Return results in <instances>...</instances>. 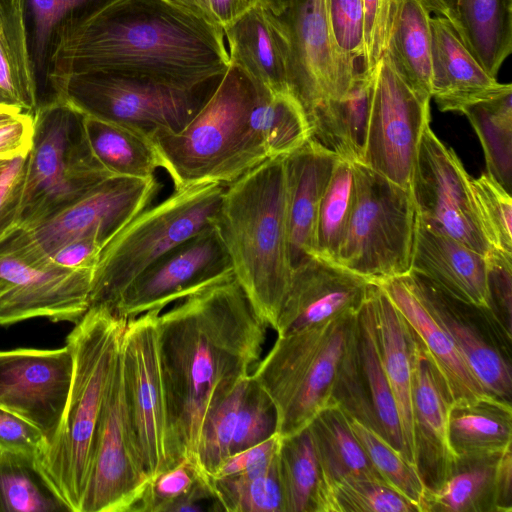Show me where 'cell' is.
<instances>
[{"label":"cell","instance_id":"obj_1","mask_svg":"<svg viewBox=\"0 0 512 512\" xmlns=\"http://www.w3.org/2000/svg\"><path fill=\"white\" fill-rule=\"evenodd\" d=\"M269 325L234 273L160 313L158 348L175 464L196 468L202 424L261 359Z\"/></svg>","mask_w":512,"mask_h":512},{"label":"cell","instance_id":"obj_2","mask_svg":"<svg viewBox=\"0 0 512 512\" xmlns=\"http://www.w3.org/2000/svg\"><path fill=\"white\" fill-rule=\"evenodd\" d=\"M229 66L222 29L169 0H116L59 48L54 90L60 78L89 70L193 88L224 75Z\"/></svg>","mask_w":512,"mask_h":512},{"label":"cell","instance_id":"obj_3","mask_svg":"<svg viewBox=\"0 0 512 512\" xmlns=\"http://www.w3.org/2000/svg\"><path fill=\"white\" fill-rule=\"evenodd\" d=\"M213 225L236 280L275 329L292 275L285 157L267 159L226 186Z\"/></svg>","mask_w":512,"mask_h":512},{"label":"cell","instance_id":"obj_4","mask_svg":"<svg viewBox=\"0 0 512 512\" xmlns=\"http://www.w3.org/2000/svg\"><path fill=\"white\" fill-rule=\"evenodd\" d=\"M126 323L105 307H90L66 339L73 357L68 400L37 465L70 512H80L96 429Z\"/></svg>","mask_w":512,"mask_h":512},{"label":"cell","instance_id":"obj_5","mask_svg":"<svg viewBox=\"0 0 512 512\" xmlns=\"http://www.w3.org/2000/svg\"><path fill=\"white\" fill-rule=\"evenodd\" d=\"M256 97L251 79L230 64L215 91L184 128L151 139L174 190L200 183L226 187L268 159L250 122Z\"/></svg>","mask_w":512,"mask_h":512},{"label":"cell","instance_id":"obj_6","mask_svg":"<svg viewBox=\"0 0 512 512\" xmlns=\"http://www.w3.org/2000/svg\"><path fill=\"white\" fill-rule=\"evenodd\" d=\"M357 314L278 336L255 366L251 376L275 407L276 433L281 438L305 429L333 404L339 367Z\"/></svg>","mask_w":512,"mask_h":512},{"label":"cell","instance_id":"obj_7","mask_svg":"<svg viewBox=\"0 0 512 512\" xmlns=\"http://www.w3.org/2000/svg\"><path fill=\"white\" fill-rule=\"evenodd\" d=\"M225 186L200 183L174 190L149 206L101 249L94 268L89 308L113 310L143 271L171 249L213 224Z\"/></svg>","mask_w":512,"mask_h":512},{"label":"cell","instance_id":"obj_8","mask_svg":"<svg viewBox=\"0 0 512 512\" xmlns=\"http://www.w3.org/2000/svg\"><path fill=\"white\" fill-rule=\"evenodd\" d=\"M83 120L61 100L37 108L16 228L52 217L112 177L91 154Z\"/></svg>","mask_w":512,"mask_h":512},{"label":"cell","instance_id":"obj_9","mask_svg":"<svg viewBox=\"0 0 512 512\" xmlns=\"http://www.w3.org/2000/svg\"><path fill=\"white\" fill-rule=\"evenodd\" d=\"M222 77L181 88L113 71L89 70L60 78L55 92L57 100L84 116L132 128L152 139L184 128Z\"/></svg>","mask_w":512,"mask_h":512},{"label":"cell","instance_id":"obj_10","mask_svg":"<svg viewBox=\"0 0 512 512\" xmlns=\"http://www.w3.org/2000/svg\"><path fill=\"white\" fill-rule=\"evenodd\" d=\"M354 199L336 263L371 281L411 270L416 205L403 188L353 162Z\"/></svg>","mask_w":512,"mask_h":512},{"label":"cell","instance_id":"obj_11","mask_svg":"<svg viewBox=\"0 0 512 512\" xmlns=\"http://www.w3.org/2000/svg\"><path fill=\"white\" fill-rule=\"evenodd\" d=\"M160 187L155 177H109L52 217L14 229L0 241V252L44 265L59 247L82 237L95 236L105 245L151 205Z\"/></svg>","mask_w":512,"mask_h":512},{"label":"cell","instance_id":"obj_12","mask_svg":"<svg viewBox=\"0 0 512 512\" xmlns=\"http://www.w3.org/2000/svg\"><path fill=\"white\" fill-rule=\"evenodd\" d=\"M431 96L397 71L386 51L373 66V89L362 162L411 190L419 144L430 126Z\"/></svg>","mask_w":512,"mask_h":512},{"label":"cell","instance_id":"obj_13","mask_svg":"<svg viewBox=\"0 0 512 512\" xmlns=\"http://www.w3.org/2000/svg\"><path fill=\"white\" fill-rule=\"evenodd\" d=\"M149 481L129 416L119 347L96 429L80 512H134Z\"/></svg>","mask_w":512,"mask_h":512},{"label":"cell","instance_id":"obj_14","mask_svg":"<svg viewBox=\"0 0 512 512\" xmlns=\"http://www.w3.org/2000/svg\"><path fill=\"white\" fill-rule=\"evenodd\" d=\"M160 313L151 310L127 320L120 342L129 416L150 480L176 465L159 360Z\"/></svg>","mask_w":512,"mask_h":512},{"label":"cell","instance_id":"obj_15","mask_svg":"<svg viewBox=\"0 0 512 512\" xmlns=\"http://www.w3.org/2000/svg\"><path fill=\"white\" fill-rule=\"evenodd\" d=\"M277 16L289 44L291 89L308 118L324 101L341 97L359 70L336 42L327 0H292Z\"/></svg>","mask_w":512,"mask_h":512},{"label":"cell","instance_id":"obj_16","mask_svg":"<svg viewBox=\"0 0 512 512\" xmlns=\"http://www.w3.org/2000/svg\"><path fill=\"white\" fill-rule=\"evenodd\" d=\"M469 178L457 154L428 126L419 144L411 183L417 215L433 229L487 256L491 248L481 228Z\"/></svg>","mask_w":512,"mask_h":512},{"label":"cell","instance_id":"obj_17","mask_svg":"<svg viewBox=\"0 0 512 512\" xmlns=\"http://www.w3.org/2000/svg\"><path fill=\"white\" fill-rule=\"evenodd\" d=\"M450 335L485 391L511 402V341L491 310L445 292L425 276H402Z\"/></svg>","mask_w":512,"mask_h":512},{"label":"cell","instance_id":"obj_18","mask_svg":"<svg viewBox=\"0 0 512 512\" xmlns=\"http://www.w3.org/2000/svg\"><path fill=\"white\" fill-rule=\"evenodd\" d=\"M233 273L228 252L214 225L177 245L123 292L112 312L129 320L171 303Z\"/></svg>","mask_w":512,"mask_h":512},{"label":"cell","instance_id":"obj_19","mask_svg":"<svg viewBox=\"0 0 512 512\" xmlns=\"http://www.w3.org/2000/svg\"><path fill=\"white\" fill-rule=\"evenodd\" d=\"M333 403L349 418L378 433L404 456L399 416L380 358L369 295L358 312L342 357Z\"/></svg>","mask_w":512,"mask_h":512},{"label":"cell","instance_id":"obj_20","mask_svg":"<svg viewBox=\"0 0 512 512\" xmlns=\"http://www.w3.org/2000/svg\"><path fill=\"white\" fill-rule=\"evenodd\" d=\"M94 269L32 265L0 252V325L34 317L75 324L89 309Z\"/></svg>","mask_w":512,"mask_h":512},{"label":"cell","instance_id":"obj_21","mask_svg":"<svg viewBox=\"0 0 512 512\" xmlns=\"http://www.w3.org/2000/svg\"><path fill=\"white\" fill-rule=\"evenodd\" d=\"M72 373L67 344L0 351V407L39 428L49 445L62 420Z\"/></svg>","mask_w":512,"mask_h":512},{"label":"cell","instance_id":"obj_22","mask_svg":"<svg viewBox=\"0 0 512 512\" xmlns=\"http://www.w3.org/2000/svg\"><path fill=\"white\" fill-rule=\"evenodd\" d=\"M275 407L251 374L241 378L209 411L201 428L196 469L209 479L231 455L276 433Z\"/></svg>","mask_w":512,"mask_h":512},{"label":"cell","instance_id":"obj_23","mask_svg":"<svg viewBox=\"0 0 512 512\" xmlns=\"http://www.w3.org/2000/svg\"><path fill=\"white\" fill-rule=\"evenodd\" d=\"M372 283L336 262L319 256L306 259L292 269L274 329L277 336L358 313Z\"/></svg>","mask_w":512,"mask_h":512},{"label":"cell","instance_id":"obj_24","mask_svg":"<svg viewBox=\"0 0 512 512\" xmlns=\"http://www.w3.org/2000/svg\"><path fill=\"white\" fill-rule=\"evenodd\" d=\"M411 392L415 467L426 491H433L447 479L456 459L448 440L452 398L417 335Z\"/></svg>","mask_w":512,"mask_h":512},{"label":"cell","instance_id":"obj_25","mask_svg":"<svg viewBox=\"0 0 512 512\" xmlns=\"http://www.w3.org/2000/svg\"><path fill=\"white\" fill-rule=\"evenodd\" d=\"M116 0H20L38 107L56 101L55 56L81 25Z\"/></svg>","mask_w":512,"mask_h":512},{"label":"cell","instance_id":"obj_26","mask_svg":"<svg viewBox=\"0 0 512 512\" xmlns=\"http://www.w3.org/2000/svg\"><path fill=\"white\" fill-rule=\"evenodd\" d=\"M431 99L443 112H458L512 88L480 65L443 17L431 16Z\"/></svg>","mask_w":512,"mask_h":512},{"label":"cell","instance_id":"obj_27","mask_svg":"<svg viewBox=\"0 0 512 512\" xmlns=\"http://www.w3.org/2000/svg\"><path fill=\"white\" fill-rule=\"evenodd\" d=\"M223 32L230 64L239 67L258 88L293 94L288 39L277 15L256 4Z\"/></svg>","mask_w":512,"mask_h":512},{"label":"cell","instance_id":"obj_28","mask_svg":"<svg viewBox=\"0 0 512 512\" xmlns=\"http://www.w3.org/2000/svg\"><path fill=\"white\" fill-rule=\"evenodd\" d=\"M512 453L456 457L451 473L426 491L421 512H511Z\"/></svg>","mask_w":512,"mask_h":512},{"label":"cell","instance_id":"obj_29","mask_svg":"<svg viewBox=\"0 0 512 512\" xmlns=\"http://www.w3.org/2000/svg\"><path fill=\"white\" fill-rule=\"evenodd\" d=\"M410 271L455 298L491 310L486 256L428 226L418 215Z\"/></svg>","mask_w":512,"mask_h":512},{"label":"cell","instance_id":"obj_30","mask_svg":"<svg viewBox=\"0 0 512 512\" xmlns=\"http://www.w3.org/2000/svg\"><path fill=\"white\" fill-rule=\"evenodd\" d=\"M340 157L314 139L285 157L289 253L292 269L315 256L320 200Z\"/></svg>","mask_w":512,"mask_h":512},{"label":"cell","instance_id":"obj_31","mask_svg":"<svg viewBox=\"0 0 512 512\" xmlns=\"http://www.w3.org/2000/svg\"><path fill=\"white\" fill-rule=\"evenodd\" d=\"M369 298L382 366L399 416L404 456L415 466L411 391L416 334L375 282L371 285Z\"/></svg>","mask_w":512,"mask_h":512},{"label":"cell","instance_id":"obj_32","mask_svg":"<svg viewBox=\"0 0 512 512\" xmlns=\"http://www.w3.org/2000/svg\"><path fill=\"white\" fill-rule=\"evenodd\" d=\"M377 283L415 332L443 377L453 401H466L485 394L448 332L420 296L401 277Z\"/></svg>","mask_w":512,"mask_h":512},{"label":"cell","instance_id":"obj_33","mask_svg":"<svg viewBox=\"0 0 512 512\" xmlns=\"http://www.w3.org/2000/svg\"><path fill=\"white\" fill-rule=\"evenodd\" d=\"M373 89V67L359 70L347 91L308 116L311 138L340 158L362 162Z\"/></svg>","mask_w":512,"mask_h":512},{"label":"cell","instance_id":"obj_34","mask_svg":"<svg viewBox=\"0 0 512 512\" xmlns=\"http://www.w3.org/2000/svg\"><path fill=\"white\" fill-rule=\"evenodd\" d=\"M448 440L455 457L501 454L512 446L511 402L491 394L453 401Z\"/></svg>","mask_w":512,"mask_h":512},{"label":"cell","instance_id":"obj_35","mask_svg":"<svg viewBox=\"0 0 512 512\" xmlns=\"http://www.w3.org/2000/svg\"><path fill=\"white\" fill-rule=\"evenodd\" d=\"M431 16L421 0H391L384 50L404 79L430 96Z\"/></svg>","mask_w":512,"mask_h":512},{"label":"cell","instance_id":"obj_36","mask_svg":"<svg viewBox=\"0 0 512 512\" xmlns=\"http://www.w3.org/2000/svg\"><path fill=\"white\" fill-rule=\"evenodd\" d=\"M308 429L320 471L318 496L323 488L345 477L365 475L382 479L353 433L348 416L337 404L320 411Z\"/></svg>","mask_w":512,"mask_h":512},{"label":"cell","instance_id":"obj_37","mask_svg":"<svg viewBox=\"0 0 512 512\" xmlns=\"http://www.w3.org/2000/svg\"><path fill=\"white\" fill-rule=\"evenodd\" d=\"M453 27L486 72L496 77L512 50V0H460Z\"/></svg>","mask_w":512,"mask_h":512},{"label":"cell","instance_id":"obj_38","mask_svg":"<svg viewBox=\"0 0 512 512\" xmlns=\"http://www.w3.org/2000/svg\"><path fill=\"white\" fill-rule=\"evenodd\" d=\"M83 128L91 154L112 177L150 179L162 166L153 141L132 128L88 116Z\"/></svg>","mask_w":512,"mask_h":512},{"label":"cell","instance_id":"obj_39","mask_svg":"<svg viewBox=\"0 0 512 512\" xmlns=\"http://www.w3.org/2000/svg\"><path fill=\"white\" fill-rule=\"evenodd\" d=\"M0 106L32 115L38 108L20 0H0Z\"/></svg>","mask_w":512,"mask_h":512},{"label":"cell","instance_id":"obj_40","mask_svg":"<svg viewBox=\"0 0 512 512\" xmlns=\"http://www.w3.org/2000/svg\"><path fill=\"white\" fill-rule=\"evenodd\" d=\"M257 88L251 109L252 128L261 139L268 159L286 157L311 138L306 112L292 93H271Z\"/></svg>","mask_w":512,"mask_h":512},{"label":"cell","instance_id":"obj_41","mask_svg":"<svg viewBox=\"0 0 512 512\" xmlns=\"http://www.w3.org/2000/svg\"><path fill=\"white\" fill-rule=\"evenodd\" d=\"M483 148L487 173L509 193L512 188V88L465 107Z\"/></svg>","mask_w":512,"mask_h":512},{"label":"cell","instance_id":"obj_42","mask_svg":"<svg viewBox=\"0 0 512 512\" xmlns=\"http://www.w3.org/2000/svg\"><path fill=\"white\" fill-rule=\"evenodd\" d=\"M70 511L40 472L37 459L0 449V512Z\"/></svg>","mask_w":512,"mask_h":512},{"label":"cell","instance_id":"obj_43","mask_svg":"<svg viewBox=\"0 0 512 512\" xmlns=\"http://www.w3.org/2000/svg\"><path fill=\"white\" fill-rule=\"evenodd\" d=\"M278 471L284 512H316L320 471L308 427L281 438Z\"/></svg>","mask_w":512,"mask_h":512},{"label":"cell","instance_id":"obj_44","mask_svg":"<svg viewBox=\"0 0 512 512\" xmlns=\"http://www.w3.org/2000/svg\"><path fill=\"white\" fill-rule=\"evenodd\" d=\"M316 512H420L419 507L384 480L345 477L323 488Z\"/></svg>","mask_w":512,"mask_h":512},{"label":"cell","instance_id":"obj_45","mask_svg":"<svg viewBox=\"0 0 512 512\" xmlns=\"http://www.w3.org/2000/svg\"><path fill=\"white\" fill-rule=\"evenodd\" d=\"M354 199L353 162L339 158L320 200L314 233L315 256L336 262Z\"/></svg>","mask_w":512,"mask_h":512},{"label":"cell","instance_id":"obj_46","mask_svg":"<svg viewBox=\"0 0 512 512\" xmlns=\"http://www.w3.org/2000/svg\"><path fill=\"white\" fill-rule=\"evenodd\" d=\"M209 487L218 510L229 512H284L278 457L268 469L211 478Z\"/></svg>","mask_w":512,"mask_h":512},{"label":"cell","instance_id":"obj_47","mask_svg":"<svg viewBox=\"0 0 512 512\" xmlns=\"http://www.w3.org/2000/svg\"><path fill=\"white\" fill-rule=\"evenodd\" d=\"M349 423L369 461L381 478L415 503L421 512L426 489L416 467L366 425L352 418H349Z\"/></svg>","mask_w":512,"mask_h":512},{"label":"cell","instance_id":"obj_48","mask_svg":"<svg viewBox=\"0 0 512 512\" xmlns=\"http://www.w3.org/2000/svg\"><path fill=\"white\" fill-rule=\"evenodd\" d=\"M469 186L481 228L491 251L512 256V199L489 173L469 178Z\"/></svg>","mask_w":512,"mask_h":512},{"label":"cell","instance_id":"obj_49","mask_svg":"<svg viewBox=\"0 0 512 512\" xmlns=\"http://www.w3.org/2000/svg\"><path fill=\"white\" fill-rule=\"evenodd\" d=\"M201 481L204 480L197 469L182 460L148 482L134 512H169L173 504L188 495Z\"/></svg>","mask_w":512,"mask_h":512},{"label":"cell","instance_id":"obj_50","mask_svg":"<svg viewBox=\"0 0 512 512\" xmlns=\"http://www.w3.org/2000/svg\"><path fill=\"white\" fill-rule=\"evenodd\" d=\"M331 28L339 48L356 62L364 56L362 0H327Z\"/></svg>","mask_w":512,"mask_h":512},{"label":"cell","instance_id":"obj_51","mask_svg":"<svg viewBox=\"0 0 512 512\" xmlns=\"http://www.w3.org/2000/svg\"><path fill=\"white\" fill-rule=\"evenodd\" d=\"M28 154L11 159L0 173V241L19 222Z\"/></svg>","mask_w":512,"mask_h":512},{"label":"cell","instance_id":"obj_52","mask_svg":"<svg viewBox=\"0 0 512 512\" xmlns=\"http://www.w3.org/2000/svg\"><path fill=\"white\" fill-rule=\"evenodd\" d=\"M486 258L491 311L512 336V256L492 250Z\"/></svg>","mask_w":512,"mask_h":512},{"label":"cell","instance_id":"obj_53","mask_svg":"<svg viewBox=\"0 0 512 512\" xmlns=\"http://www.w3.org/2000/svg\"><path fill=\"white\" fill-rule=\"evenodd\" d=\"M48 442L32 423L0 407V449L38 458Z\"/></svg>","mask_w":512,"mask_h":512},{"label":"cell","instance_id":"obj_54","mask_svg":"<svg viewBox=\"0 0 512 512\" xmlns=\"http://www.w3.org/2000/svg\"><path fill=\"white\" fill-rule=\"evenodd\" d=\"M280 443L281 437L274 433L261 443L229 456L211 478L254 474L268 469L278 457Z\"/></svg>","mask_w":512,"mask_h":512},{"label":"cell","instance_id":"obj_55","mask_svg":"<svg viewBox=\"0 0 512 512\" xmlns=\"http://www.w3.org/2000/svg\"><path fill=\"white\" fill-rule=\"evenodd\" d=\"M364 13L363 68L371 69L385 50L391 0H362Z\"/></svg>","mask_w":512,"mask_h":512},{"label":"cell","instance_id":"obj_56","mask_svg":"<svg viewBox=\"0 0 512 512\" xmlns=\"http://www.w3.org/2000/svg\"><path fill=\"white\" fill-rule=\"evenodd\" d=\"M207 23L223 30L244 12L257 4L256 0H169Z\"/></svg>","mask_w":512,"mask_h":512},{"label":"cell","instance_id":"obj_57","mask_svg":"<svg viewBox=\"0 0 512 512\" xmlns=\"http://www.w3.org/2000/svg\"><path fill=\"white\" fill-rule=\"evenodd\" d=\"M103 246L95 236L82 237L59 247L48 261L68 269H94Z\"/></svg>","mask_w":512,"mask_h":512},{"label":"cell","instance_id":"obj_58","mask_svg":"<svg viewBox=\"0 0 512 512\" xmlns=\"http://www.w3.org/2000/svg\"><path fill=\"white\" fill-rule=\"evenodd\" d=\"M34 130L33 115L22 113L16 119L0 125V160H11L28 154Z\"/></svg>","mask_w":512,"mask_h":512},{"label":"cell","instance_id":"obj_59","mask_svg":"<svg viewBox=\"0 0 512 512\" xmlns=\"http://www.w3.org/2000/svg\"><path fill=\"white\" fill-rule=\"evenodd\" d=\"M433 16L446 18L454 26L460 0H421Z\"/></svg>","mask_w":512,"mask_h":512},{"label":"cell","instance_id":"obj_60","mask_svg":"<svg viewBox=\"0 0 512 512\" xmlns=\"http://www.w3.org/2000/svg\"><path fill=\"white\" fill-rule=\"evenodd\" d=\"M257 4L268 9L275 15L283 13L291 4L292 0H256Z\"/></svg>","mask_w":512,"mask_h":512},{"label":"cell","instance_id":"obj_61","mask_svg":"<svg viewBox=\"0 0 512 512\" xmlns=\"http://www.w3.org/2000/svg\"><path fill=\"white\" fill-rule=\"evenodd\" d=\"M22 113L14 108L0 106V125L16 119Z\"/></svg>","mask_w":512,"mask_h":512},{"label":"cell","instance_id":"obj_62","mask_svg":"<svg viewBox=\"0 0 512 512\" xmlns=\"http://www.w3.org/2000/svg\"><path fill=\"white\" fill-rule=\"evenodd\" d=\"M10 160H0V172L4 169Z\"/></svg>","mask_w":512,"mask_h":512},{"label":"cell","instance_id":"obj_63","mask_svg":"<svg viewBox=\"0 0 512 512\" xmlns=\"http://www.w3.org/2000/svg\"><path fill=\"white\" fill-rule=\"evenodd\" d=\"M1 172H2V171H1ZM1 172H0V173H1Z\"/></svg>","mask_w":512,"mask_h":512}]
</instances>
